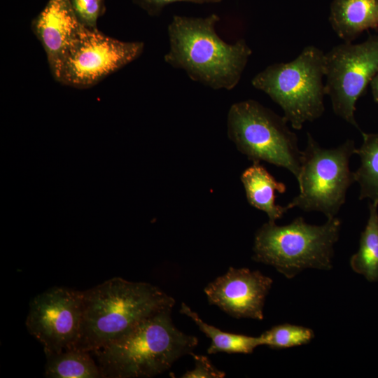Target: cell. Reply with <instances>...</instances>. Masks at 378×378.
Masks as SVG:
<instances>
[{
  "label": "cell",
  "mask_w": 378,
  "mask_h": 378,
  "mask_svg": "<svg viewBox=\"0 0 378 378\" xmlns=\"http://www.w3.org/2000/svg\"><path fill=\"white\" fill-rule=\"evenodd\" d=\"M47 378H102L100 369L90 352L71 348L46 356Z\"/></svg>",
  "instance_id": "9a60e30c"
},
{
  "label": "cell",
  "mask_w": 378,
  "mask_h": 378,
  "mask_svg": "<svg viewBox=\"0 0 378 378\" xmlns=\"http://www.w3.org/2000/svg\"><path fill=\"white\" fill-rule=\"evenodd\" d=\"M324 54L314 46H306L291 62L270 64L251 80L255 88L281 108L294 130H301L325 111Z\"/></svg>",
  "instance_id": "5b68a950"
},
{
  "label": "cell",
  "mask_w": 378,
  "mask_h": 378,
  "mask_svg": "<svg viewBox=\"0 0 378 378\" xmlns=\"http://www.w3.org/2000/svg\"><path fill=\"white\" fill-rule=\"evenodd\" d=\"M141 41H122L83 27L66 53L55 79L76 88L99 83L137 59L143 52Z\"/></svg>",
  "instance_id": "9c48e42d"
},
{
  "label": "cell",
  "mask_w": 378,
  "mask_h": 378,
  "mask_svg": "<svg viewBox=\"0 0 378 378\" xmlns=\"http://www.w3.org/2000/svg\"><path fill=\"white\" fill-rule=\"evenodd\" d=\"M370 84L374 101L378 104V71L372 78Z\"/></svg>",
  "instance_id": "603a6c76"
},
{
  "label": "cell",
  "mask_w": 378,
  "mask_h": 378,
  "mask_svg": "<svg viewBox=\"0 0 378 378\" xmlns=\"http://www.w3.org/2000/svg\"><path fill=\"white\" fill-rule=\"evenodd\" d=\"M369 218L360 234L359 248L350 259V266L369 281H378V204L369 202Z\"/></svg>",
  "instance_id": "2e32d148"
},
{
  "label": "cell",
  "mask_w": 378,
  "mask_h": 378,
  "mask_svg": "<svg viewBox=\"0 0 378 378\" xmlns=\"http://www.w3.org/2000/svg\"><path fill=\"white\" fill-rule=\"evenodd\" d=\"M79 22L89 29H97V20L105 12L104 0H70Z\"/></svg>",
  "instance_id": "ffe728a7"
},
{
  "label": "cell",
  "mask_w": 378,
  "mask_h": 378,
  "mask_svg": "<svg viewBox=\"0 0 378 378\" xmlns=\"http://www.w3.org/2000/svg\"><path fill=\"white\" fill-rule=\"evenodd\" d=\"M191 355L195 361V368L192 370L187 371L182 377L183 378H222L225 373L216 368L207 357L202 355Z\"/></svg>",
  "instance_id": "44dd1931"
},
{
  "label": "cell",
  "mask_w": 378,
  "mask_h": 378,
  "mask_svg": "<svg viewBox=\"0 0 378 378\" xmlns=\"http://www.w3.org/2000/svg\"><path fill=\"white\" fill-rule=\"evenodd\" d=\"M220 20L174 15L168 26L169 50L165 62L183 69L192 80L214 90L233 89L239 82L252 50L244 38L225 42L216 31Z\"/></svg>",
  "instance_id": "6da1fadb"
},
{
  "label": "cell",
  "mask_w": 378,
  "mask_h": 378,
  "mask_svg": "<svg viewBox=\"0 0 378 378\" xmlns=\"http://www.w3.org/2000/svg\"><path fill=\"white\" fill-rule=\"evenodd\" d=\"M180 312L192 318L201 331L211 339V344L207 349L209 354L219 352L251 354L257 346H260L259 337L225 332L207 324L184 302L181 304Z\"/></svg>",
  "instance_id": "e0dca14e"
},
{
  "label": "cell",
  "mask_w": 378,
  "mask_h": 378,
  "mask_svg": "<svg viewBox=\"0 0 378 378\" xmlns=\"http://www.w3.org/2000/svg\"><path fill=\"white\" fill-rule=\"evenodd\" d=\"M174 299L155 286L113 277L83 291V316L76 348L91 352L166 309Z\"/></svg>",
  "instance_id": "7a4b0ae2"
},
{
  "label": "cell",
  "mask_w": 378,
  "mask_h": 378,
  "mask_svg": "<svg viewBox=\"0 0 378 378\" xmlns=\"http://www.w3.org/2000/svg\"><path fill=\"white\" fill-rule=\"evenodd\" d=\"M329 22L343 42L352 43L364 31L378 28V0H332Z\"/></svg>",
  "instance_id": "4fadbf2b"
},
{
  "label": "cell",
  "mask_w": 378,
  "mask_h": 378,
  "mask_svg": "<svg viewBox=\"0 0 378 378\" xmlns=\"http://www.w3.org/2000/svg\"><path fill=\"white\" fill-rule=\"evenodd\" d=\"M314 332L306 327L284 323L273 326L259 336L260 345L272 349H286L309 343Z\"/></svg>",
  "instance_id": "d6986e66"
},
{
  "label": "cell",
  "mask_w": 378,
  "mask_h": 378,
  "mask_svg": "<svg viewBox=\"0 0 378 378\" xmlns=\"http://www.w3.org/2000/svg\"><path fill=\"white\" fill-rule=\"evenodd\" d=\"M272 279L259 271L230 267L204 288L209 302L237 318L262 320Z\"/></svg>",
  "instance_id": "8fae6325"
},
{
  "label": "cell",
  "mask_w": 378,
  "mask_h": 378,
  "mask_svg": "<svg viewBox=\"0 0 378 378\" xmlns=\"http://www.w3.org/2000/svg\"><path fill=\"white\" fill-rule=\"evenodd\" d=\"M341 224L336 216L321 225L308 224L301 216L283 226L268 221L255 234L252 258L274 267L287 279L305 269L329 270Z\"/></svg>",
  "instance_id": "277c9868"
},
{
  "label": "cell",
  "mask_w": 378,
  "mask_h": 378,
  "mask_svg": "<svg viewBox=\"0 0 378 378\" xmlns=\"http://www.w3.org/2000/svg\"><path fill=\"white\" fill-rule=\"evenodd\" d=\"M83 316V291L54 286L29 303L25 325L46 356L75 348Z\"/></svg>",
  "instance_id": "30bf717a"
},
{
  "label": "cell",
  "mask_w": 378,
  "mask_h": 378,
  "mask_svg": "<svg viewBox=\"0 0 378 378\" xmlns=\"http://www.w3.org/2000/svg\"><path fill=\"white\" fill-rule=\"evenodd\" d=\"M149 15H159L164 6L176 2H191L195 4L218 3L222 0H132Z\"/></svg>",
  "instance_id": "7402d4cb"
},
{
  "label": "cell",
  "mask_w": 378,
  "mask_h": 378,
  "mask_svg": "<svg viewBox=\"0 0 378 378\" xmlns=\"http://www.w3.org/2000/svg\"><path fill=\"white\" fill-rule=\"evenodd\" d=\"M356 149L352 139L336 148H322L307 132L297 180L300 192L286 205L287 209L321 212L327 219L335 217L345 203L347 190L355 182L349 160Z\"/></svg>",
  "instance_id": "52a82bcc"
},
{
  "label": "cell",
  "mask_w": 378,
  "mask_h": 378,
  "mask_svg": "<svg viewBox=\"0 0 378 378\" xmlns=\"http://www.w3.org/2000/svg\"><path fill=\"white\" fill-rule=\"evenodd\" d=\"M248 203L266 213L269 221L275 222L288 210L275 204V192L284 193L286 185L277 181L258 162H254L241 176Z\"/></svg>",
  "instance_id": "5bb4252c"
},
{
  "label": "cell",
  "mask_w": 378,
  "mask_h": 378,
  "mask_svg": "<svg viewBox=\"0 0 378 378\" xmlns=\"http://www.w3.org/2000/svg\"><path fill=\"white\" fill-rule=\"evenodd\" d=\"M284 116L258 102L247 99L233 104L227 119V134L249 160L284 167L299 178L302 151L296 134Z\"/></svg>",
  "instance_id": "8992f818"
},
{
  "label": "cell",
  "mask_w": 378,
  "mask_h": 378,
  "mask_svg": "<svg viewBox=\"0 0 378 378\" xmlns=\"http://www.w3.org/2000/svg\"><path fill=\"white\" fill-rule=\"evenodd\" d=\"M378 71V35L360 43L344 42L324 54V91L334 113L359 130L355 119L357 100Z\"/></svg>",
  "instance_id": "ba28073f"
},
{
  "label": "cell",
  "mask_w": 378,
  "mask_h": 378,
  "mask_svg": "<svg viewBox=\"0 0 378 378\" xmlns=\"http://www.w3.org/2000/svg\"><path fill=\"white\" fill-rule=\"evenodd\" d=\"M360 133L363 144L355 151L360 165L354 172L360 186L359 200L370 199L378 204V133Z\"/></svg>",
  "instance_id": "ac0fdd59"
},
{
  "label": "cell",
  "mask_w": 378,
  "mask_h": 378,
  "mask_svg": "<svg viewBox=\"0 0 378 378\" xmlns=\"http://www.w3.org/2000/svg\"><path fill=\"white\" fill-rule=\"evenodd\" d=\"M166 309L141 321L105 346L91 351L102 378L152 377L192 353L198 340L177 329Z\"/></svg>",
  "instance_id": "3957f363"
},
{
  "label": "cell",
  "mask_w": 378,
  "mask_h": 378,
  "mask_svg": "<svg viewBox=\"0 0 378 378\" xmlns=\"http://www.w3.org/2000/svg\"><path fill=\"white\" fill-rule=\"evenodd\" d=\"M83 27L70 0H49L32 21L31 29L43 47L54 78Z\"/></svg>",
  "instance_id": "7c38bea8"
}]
</instances>
